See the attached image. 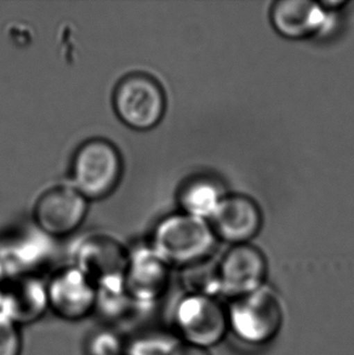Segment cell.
Listing matches in <instances>:
<instances>
[{"mask_svg":"<svg viewBox=\"0 0 354 355\" xmlns=\"http://www.w3.org/2000/svg\"><path fill=\"white\" fill-rule=\"evenodd\" d=\"M217 244V238L203 218L188 214L165 217L155 227L152 249L170 266L194 268L209 259Z\"/></svg>","mask_w":354,"mask_h":355,"instance_id":"cell-1","label":"cell"},{"mask_svg":"<svg viewBox=\"0 0 354 355\" xmlns=\"http://www.w3.org/2000/svg\"><path fill=\"white\" fill-rule=\"evenodd\" d=\"M174 332L189 346L211 349L230 331L227 307L219 297L205 293H187L177 302L173 314Z\"/></svg>","mask_w":354,"mask_h":355,"instance_id":"cell-2","label":"cell"},{"mask_svg":"<svg viewBox=\"0 0 354 355\" xmlns=\"http://www.w3.org/2000/svg\"><path fill=\"white\" fill-rule=\"evenodd\" d=\"M230 331L250 346H266L282 330L284 312L279 296L264 285L255 293L232 300L227 307Z\"/></svg>","mask_w":354,"mask_h":355,"instance_id":"cell-3","label":"cell"},{"mask_svg":"<svg viewBox=\"0 0 354 355\" xmlns=\"http://www.w3.org/2000/svg\"><path fill=\"white\" fill-rule=\"evenodd\" d=\"M121 175V154L107 139H89L73 157V188L87 200H100L110 196L118 187Z\"/></svg>","mask_w":354,"mask_h":355,"instance_id":"cell-4","label":"cell"},{"mask_svg":"<svg viewBox=\"0 0 354 355\" xmlns=\"http://www.w3.org/2000/svg\"><path fill=\"white\" fill-rule=\"evenodd\" d=\"M115 114L130 129L147 131L163 119L167 96L160 83L147 73L125 76L115 89Z\"/></svg>","mask_w":354,"mask_h":355,"instance_id":"cell-5","label":"cell"},{"mask_svg":"<svg viewBox=\"0 0 354 355\" xmlns=\"http://www.w3.org/2000/svg\"><path fill=\"white\" fill-rule=\"evenodd\" d=\"M267 259L251 244L233 245L216 269L217 296L235 300L255 293L266 285Z\"/></svg>","mask_w":354,"mask_h":355,"instance_id":"cell-6","label":"cell"},{"mask_svg":"<svg viewBox=\"0 0 354 355\" xmlns=\"http://www.w3.org/2000/svg\"><path fill=\"white\" fill-rule=\"evenodd\" d=\"M48 284L49 311L66 322H82L95 313L96 285L76 266L53 274Z\"/></svg>","mask_w":354,"mask_h":355,"instance_id":"cell-7","label":"cell"},{"mask_svg":"<svg viewBox=\"0 0 354 355\" xmlns=\"http://www.w3.org/2000/svg\"><path fill=\"white\" fill-rule=\"evenodd\" d=\"M89 200L73 187H56L39 198L37 225L47 234L65 236L77 231L87 217Z\"/></svg>","mask_w":354,"mask_h":355,"instance_id":"cell-8","label":"cell"},{"mask_svg":"<svg viewBox=\"0 0 354 355\" xmlns=\"http://www.w3.org/2000/svg\"><path fill=\"white\" fill-rule=\"evenodd\" d=\"M170 284V266L152 248L129 254L125 286L141 309L163 297Z\"/></svg>","mask_w":354,"mask_h":355,"instance_id":"cell-9","label":"cell"},{"mask_svg":"<svg viewBox=\"0 0 354 355\" xmlns=\"http://www.w3.org/2000/svg\"><path fill=\"white\" fill-rule=\"evenodd\" d=\"M48 284L37 274L9 277L5 285L0 312L17 327L39 322L48 313Z\"/></svg>","mask_w":354,"mask_h":355,"instance_id":"cell-10","label":"cell"},{"mask_svg":"<svg viewBox=\"0 0 354 355\" xmlns=\"http://www.w3.org/2000/svg\"><path fill=\"white\" fill-rule=\"evenodd\" d=\"M210 221L217 239L232 245L249 244L261 231L262 214L251 198L233 194L222 199Z\"/></svg>","mask_w":354,"mask_h":355,"instance_id":"cell-11","label":"cell"},{"mask_svg":"<svg viewBox=\"0 0 354 355\" xmlns=\"http://www.w3.org/2000/svg\"><path fill=\"white\" fill-rule=\"evenodd\" d=\"M129 254L115 240L95 236L87 240L77 254L76 267L96 286L125 282Z\"/></svg>","mask_w":354,"mask_h":355,"instance_id":"cell-12","label":"cell"},{"mask_svg":"<svg viewBox=\"0 0 354 355\" xmlns=\"http://www.w3.org/2000/svg\"><path fill=\"white\" fill-rule=\"evenodd\" d=\"M271 24L284 38L302 40L318 33L326 22L321 3L308 0H280L271 9Z\"/></svg>","mask_w":354,"mask_h":355,"instance_id":"cell-13","label":"cell"},{"mask_svg":"<svg viewBox=\"0 0 354 355\" xmlns=\"http://www.w3.org/2000/svg\"><path fill=\"white\" fill-rule=\"evenodd\" d=\"M226 196L220 184L210 178L199 176L188 180L178 192L182 211L191 216L211 218Z\"/></svg>","mask_w":354,"mask_h":355,"instance_id":"cell-14","label":"cell"},{"mask_svg":"<svg viewBox=\"0 0 354 355\" xmlns=\"http://www.w3.org/2000/svg\"><path fill=\"white\" fill-rule=\"evenodd\" d=\"M96 293L95 313L107 322V327L123 322L136 311H141L128 293L125 282L96 286Z\"/></svg>","mask_w":354,"mask_h":355,"instance_id":"cell-15","label":"cell"},{"mask_svg":"<svg viewBox=\"0 0 354 355\" xmlns=\"http://www.w3.org/2000/svg\"><path fill=\"white\" fill-rule=\"evenodd\" d=\"M180 345L175 332L146 330L126 341L125 355H173Z\"/></svg>","mask_w":354,"mask_h":355,"instance_id":"cell-16","label":"cell"},{"mask_svg":"<svg viewBox=\"0 0 354 355\" xmlns=\"http://www.w3.org/2000/svg\"><path fill=\"white\" fill-rule=\"evenodd\" d=\"M126 341L113 327L91 332L85 342V355H125Z\"/></svg>","mask_w":354,"mask_h":355,"instance_id":"cell-17","label":"cell"},{"mask_svg":"<svg viewBox=\"0 0 354 355\" xmlns=\"http://www.w3.org/2000/svg\"><path fill=\"white\" fill-rule=\"evenodd\" d=\"M19 329L0 312V355H21L22 335Z\"/></svg>","mask_w":354,"mask_h":355,"instance_id":"cell-18","label":"cell"},{"mask_svg":"<svg viewBox=\"0 0 354 355\" xmlns=\"http://www.w3.org/2000/svg\"><path fill=\"white\" fill-rule=\"evenodd\" d=\"M173 355H211L210 352L208 349H203V348H198V347L189 346V345H185L182 343L180 346L177 347L176 351Z\"/></svg>","mask_w":354,"mask_h":355,"instance_id":"cell-19","label":"cell"},{"mask_svg":"<svg viewBox=\"0 0 354 355\" xmlns=\"http://www.w3.org/2000/svg\"><path fill=\"white\" fill-rule=\"evenodd\" d=\"M8 279H9V277H8L6 270H5L4 264L1 263V261H0V304H1L3 293H4L5 285H6Z\"/></svg>","mask_w":354,"mask_h":355,"instance_id":"cell-20","label":"cell"}]
</instances>
